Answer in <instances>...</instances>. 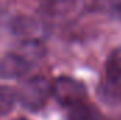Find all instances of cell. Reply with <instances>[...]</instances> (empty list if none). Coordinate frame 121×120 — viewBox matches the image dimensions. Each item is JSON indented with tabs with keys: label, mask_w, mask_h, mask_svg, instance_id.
Instances as JSON below:
<instances>
[{
	"label": "cell",
	"mask_w": 121,
	"mask_h": 120,
	"mask_svg": "<svg viewBox=\"0 0 121 120\" xmlns=\"http://www.w3.org/2000/svg\"><path fill=\"white\" fill-rule=\"evenodd\" d=\"M16 95L17 100L24 109L38 112L45 106L51 95V83L44 76H32L20 85V88L16 90Z\"/></svg>",
	"instance_id": "1"
},
{
	"label": "cell",
	"mask_w": 121,
	"mask_h": 120,
	"mask_svg": "<svg viewBox=\"0 0 121 120\" xmlns=\"http://www.w3.org/2000/svg\"><path fill=\"white\" fill-rule=\"evenodd\" d=\"M51 95L60 106L70 109L73 106L85 103L87 97V89L82 81L62 75L55 78L51 83Z\"/></svg>",
	"instance_id": "2"
},
{
	"label": "cell",
	"mask_w": 121,
	"mask_h": 120,
	"mask_svg": "<svg viewBox=\"0 0 121 120\" xmlns=\"http://www.w3.org/2000/svg\"><path fill=\"white\" fill-rule=\"evenodd\" d=\"M11 32L23 40H41L45 32L44 23L32 16H17L10 23Z\"/></svg>",
	"instance_id": "3"
},
{
	"label": "cell",
	"mask_w": 121,
	"mask_h": 120,
	"mask_svg": "<svg viewBox=\"0 0 121 120\" xmlns=\"http://www.w3.org/2000/svg\"><path fill=\"white\" fill-rule=\"evenodd\" d=\"M30 66L17 52H9L0 58V79H18L28 72Z\"/></svg>",
	"instance_id": "4"
},
{
	"label": "cell",
	"mask_w": 121,
	"mask_h": 120,
	"mask_svg": "<svg viewBox=\"0 0 121 120\" xmlns=\"http://www.w3.org/2000/svg\"><path fill=\"white\" fill-rule=\"evenodd\" d=\"M78 0H42L39 4V13L48 18H56L69 14L76 7Z\"/></svg>",
	"instance_id": "5"
},
{
	"label": "cell",
	"mask_w": 121,
	"mask_h": 120,
	"mask_svg": "<svg viewBox=\"0 0 121 120\" xmlns=\"http://www.w3.org/2000/svg\"><path fill=\"white\" fill-rule=\"evenodd\" d=\"M97 97L106 105L121 103V79L106 78L97 86Z\"/></svg>",
	"instance_id": "6"
},
{
	"label": "cell",
	"mask_w": 121,
	"mask_h": 120,
	"mask_svg": "<svg viewBox=\"0 0 121 120\" xmlns=\"http://www.w3.org/2000/svg\"><path fill=\"white\" fill-rule=\"evenodd\" d=\"M16 52L31 65L45 57V47L41 40H23Z\"/></svg>",
	"instance_id": "7"
},
{
	"label": "cell",
	"mask_w": 121,
	"mask_h": 120,
	"mask_svg": "<svg viewBox=\"0 0 121 120\" xmlns=\"http://www.w3.org/2000/svg\"><path fill=\"white\" fill-rule=\"evenodd\" d=\"M17 102L16 90L10 86L0 85V116L10 113Z\"/></svg>",
	"instance_id": "8"
},
{
	"label": "cell",
	"mask_w": 121,
	"mask_h": 120,
	"mask_svg": "<svg viewBox=\"0 0 121 120\" xmlns=\"http://www.w3.org/2000/svg\"><path fill=\"white\" fill-rule=\"evenodd\" d=\"M68 120H99V116L91 107L82 103V105L70 107Z\"/></svg>",
	"instance_id": "9"
},
{
	"label": "cell",
	"mask_w": 121,
	"mask_h": 120,
	"mask_svg": "<svg viewBox=\"0 0 121 120\" xmlns=\"http://www.w3.org/2000/svg\"><path fill=\"white\" fill-rule=\"evenodd\" d=\"M17 120H27V119H17Z\"/></svg>",
	"instance_id": "10"
}]
</instances>
